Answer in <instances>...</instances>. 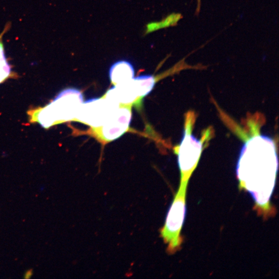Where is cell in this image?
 Wrapping results in <instances>:
<instances>
[{"label":"cell","instance_id":"8","mask_svg":"<svg viewBox=\"0 0 279 279\" xmlns=\"http://www.w3.org/2000/svg\"><path fill=\"white\" fill-rule=\"evenodd\" d=\"M135 76V70L131 64L128 61H120L115 63L111 67L109 76L114 85L130 81Z\"/></svg>","mask_w":279,"mask_h":279},{"label":"cell","instance_id":"5","mask_svg":"<svg viewBox=\"0 0 279 279\" xmlns=\"http://www.w3.org/2000/svg\"><path fill=\"white\" fill-rule=\"evenodd\" d=\"M156 83L152 75H142L130 81L114 85L104 97L117 105H142L143 98L153 89Z\"/></svg>","mask_w":279,"mask_h":279},{"label":"cell","instance_id":"1","mask_svg":"<svg viewBox=\"0 0 279 279\" xmlns=\"http://www.w3.org/2000/svg\"><path fill=\"white\" fill-rule=\"evenodd\" d=\"M251 135L244 137L236 167L239 188L253 197L255 208L264 217L274 213L270 199L278 170L276 144L261 135L254 122L249 125Z\"/></svg>","mask_w":279,"mask_h":279},{"label":"cell","instance_id":"2","mask_svg":"<svg viewBox=\"0 0 279 279\" xmlns=\"http://www.w3.org/2000/svg\"><path fill=\"white\" fill-rule=\"evenodd\" d=\"M83 103L80 91L72 88L64 90L49 105L35 112L32 121L48 128L59 123L75 121Z\"/></svg>","mask_w":279,"mask_h":279},{"label":"cell","instance_id":"10","mask_svg":"<svg viewBox=\"0 0 279 279\" xmlns=\"http://www.w3.org/2000/svg\"><path fill=\"white\" fill-rule=\"evenodd\" d=\"M32 275V271L31 270L28 271L25 274V278H29Z\"/></svg>","mask_w":279,"mask_h":279},{"label":"cell","instance_id":"3","mask_svg":"<svg viewBox=\"0 0 279 279\" xmlns=\"http://www.w3.org/2000/svg\"><path fill=\"white\" fill-rule=\"evenodd\" d=\"M195 121L193 112L186 115L185 130L179 146L175 148L177 155L180 172V182H188L199 161L203 148V143L210 136V130H206L202 139L198 140L192 135V128Z\"/></svg>","mask_w":279,"mask_h":279},{"label":"cell","instance_id":"6","mask_svg":"<svg viewBox=\"0 0 279 279\" xmlns=\"http://www.w3.org/2000/svg\"><path fill=\"white\" fill-rule=\"evenodd\" d=\"M131 106L120 105L111 113L103 125L92 128L94 135L106 143L121 137L129 127L132 117Z\"/></svg>","mask_w":279,"mask_h":279},{"label":"cell","instance_id":"7","mask_svg":"<svg viewBox=\"0 0 279 279\" xmlns=\"http://www.w3.org/2000/svg\"><path fill=\"white\" fill-rule=\"evenodd\" d=\"M119 106L104 96L88 100L82 104L74 121L89 125L92 128L99 127Z\"/></svg>","mask_w":279,"mask_h":279},{"label":"cell","instance_id":"4","mask_svg":"<svg viewBox=\"0 0 279 279\" xmlns=\"http://www.w3.org/2000/svg\"><path fill=\"white\" fill-rule=\"evenodd\" d=\"M188 182H180L167 214L165 224L161 229L160 235L170 254L180 249L182 243L180 233L186 213V191Z\"/></svg>","mask_w":279,"mask_h":279},{"label":"cell","instance_id":"9","mask_svg":"<svg viewBox=\"0 0 279 279\" xmlns=\"http://www.w3.org/2000/svg\"><path fill=\"white\" fill-rule=\"evenodd\" d=\"M10 27V23L6 24L3 31L0 34V83L3 82L11 74V66L8 63L4 54V46L2 42V37L5 33L8 31Z\"/></svg>","mask_w":279,"mask_h":279}]
</instances>
